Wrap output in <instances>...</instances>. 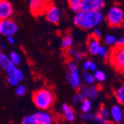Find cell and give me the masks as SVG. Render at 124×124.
Masks as SVG:
<instances>
[{
  "mask_svg": "<svg viewBox=\"0 0 124 124\" xmlns=\"http://www.w3.org/2000/svg\"><path fill=\"white\" fill-rule=\"evenodd\" d=\"M79 92L81 94H83L85 98L89 99L91 100H95L99 96L100 88H98V86L94 85H85L81 87Z\"/></svg>",
  "mask_w": 124,
  "mask_h": 124,
  "instance_id": "cell-11",
  "label": "cell"
},
{
  "mask_svg": "<svg viewBox=\"0 0 124 124\" xmlns=\"http://www.w3.org/2000/svg\"><path fill=\"white\" fill-rule=\"evenodd\" d=\"M22 124H37L34 115H29L25 116L22 120Z\"/></svg>",
  "mask_w": 124,
  "mask_h": 124,
  "instance_id": "cell-28",
  "label": "cell"
},
{
  "mask_svg": "<svg viewBox=\"0 0 124 124\" xmlns=\"http://www.w3.org/2000/svg\"><path fill=\"white\" fill-rule=\"evenodd\" d=\"M93 75H94L95 80H97L98 82H100V83L105 81L106 78V75L105 72L103 71H102V70H99V69L96 70L94 72Z\"/></svg>",
  "mask_w": 124,
  "mask_h": 124,
  "instance_id": "cell-26",
  "label": "cell"
},
{
  "mask_svg": "<svg viewBox=\"0 0 124 124\" xmlns=\"http://www.w3.org/2000/svg\"><path fill=\"white\" fill-rule=\"evenodd\" d=\"M102 31H101V30L98 28V27H97V28H93V30H92V35L93 36V37H96V38H97V39H100L101 37H102Z\"/></svg>",
  "mask_w": 124,
  "mask_h": 124,
  "instance_id": "cell-34",
  "label": "cell"
},
{
  "mask_svg": "<svg viewBox=\"0 0 124 124\" xmlns=\"http://www.w3.org/2000/svg\"><path fill=\"white\" fill-rule=\"evenodd\" d=\"M2 54H2V49L0 48V57H2Z\"/></svg>",
  "mask_w": 124,
  "mask_h": 124,
  "instance_id": "cell-41",
  "label": "cell"
},
{
  "mask_svg": "<svg viewBox=\"0 0 124 124\" xmlns=\"http://www.w3.org/2000/svg\"><path fill=\"white\" fill-rule=\"evenodd\" d=\"M62 114L65 120L69 122H73L75 120L76 114L74 108L68 104H63L62 106Z\"/></svg>",
  "mask_w": 124,
  "mask_h": 124,
  "instance_id": "cell-15",
  "label": "cell"
},
{
  "mask_svg": "<svg viewBox=\"0 0 124 124\" xmlns=\"http://www.w3.org/2000/svg\"><path fill=\"white\" fill-rule=\"evenodd\" d=\"M115 46L116 47H123L124 46V37H121L119 39H117L115 42Z\"/></svg>",
  "mask_w": 124,
  "mask_h": 124,
  "instance_id": "cell-36",
  "label": "cell"
},
{
  "mask_svg": "<svg viewBox=\"0 0 124 124\" xmlns=\"http://www.w3.org/2000/svg\"><path fill=\"white\" fill-rule=\"evenodd\" d=\"M109 114L114 123L120 124L122 123L123 120V111L121 106L119 104L112 106L109 111Z\"/></svg>",
  "mask_w": 124,
  "mask_h": 124,
  "instance_id": "cell-14",
  "label": "cell"
},
{
  "mask_svg": "<svg viewBox=\"0 0 124 124\" xmlns=\"http://www.w3.org/2000/svg\"><path fill=\"white\" fill-rule=\"evenodd\" d=\"M68 2H69V7L73 12L77 14L79 11H80L81 0H68Z\"/></svg>",
  "mask_w": 124,
  "mask_h": 124,
  "instance_id": "cell-24",
  "label": "cell"
},
{
  "mask_svg": "<svg viewBox=\"0 0 124 124\" xmlns=\"http://www.w3.org/2000/svg\"><path fill=\"white\" fill-rule=\"evenodd\" d=\"M105 7L104 0H81L80 10L83 12L101 10Z\"/></svg>",
  "mask_w": 124,
  "mask_h": 124,
  "instance_id": "cell-7",
  "label": "cell"
},
{
  "mask_svg": "<svg viewBox=\"0 0 124 124\" xmlns=\"http://www.w3.org/2000/svg\"><path fill=\"white\" fill-rule=\"evenodd\" d=\"M7 40L10 44H14L16 42L14 37H7Z\"/></svg>",
  "mask_w": 124,
  "mask_h": 124,
  "instance_id": "cell-38",
  "label": "cell"
},
{
  "mask_svg": "<svg viewBox=\"0 0 124 124\" xmlns=\"http://www.w3.org/2000/svg\"><path fill=\"white\" fill-rule=\"evenodd\" d=\"M8 58L10 59V62H12V64L14 65V66H18L21 62H22V57L20 54L15 51H10V54H9V56H8Z\"/></svg>",
  "mask_w": 124,
  "mask_h": 124,
  "instance_id": "cell-22",
  "label": "cell"
},
{
  "mask_svg": "<svg viewBox=\"0 0 124 124\" xmlns=\"http://www.w3.org/2000/svg\"><path fill=\"white\" fill-rule=\"evenodd\" d=\"M14 14V8L8 0L0 1V20L10 19Z\"/></svg>",
  "mask_w": 124,
  "mask_h": 124,
  "instance_id": "cell-10",
  "label": "cell"
},
{
  "mask_svg": "<svg viewBox=\"0 0 124 124\" xmlns=\"http://www.w3.org/2000/svg\"><path fill=\"white\" fill-rule=\"evenodd\" d=\"M0 66L4 71H6L8 74L14 69V67H16L12 64L8 57L5 54H2V57H0Z\"/></svg>",
  "mask_w": 124,
  "mask_h": 124,
  "instance_id": "cell-17",
  "label": "cell"
},
{
  "mask_svg": "<svg viewBox=\"0 0 124 124\" xmlns=\"http://www.w3.org/2000/svg\"><path fill=\"white\" fill-rule=\"evenodd\" d=\"M8 76H11V77H15L19 83L23 81L25 79V74H24L23 71H22L21 69H19L16 66L14 67V69L8 74Z\"/></svg>",
  "mask_w": 124,
  "mask_h": 124,
  "instance_id": "cell-21",
  "label": "cell"
},
{
  "mask_svg": "<svg viewBox=\"0 0 124 124\" xmlns=\"http://www.w3.org/2000/svg\"><path fill=\"white\" fill-rule=\"evenodd\" d=\"M82 80L85 84H87L88 85H93L95 82V79L94 77L93 74L91 72H88V71H85V73H83V74L82 76Z\"/></svg>",
  "mask_w": 124,
  "mask_h": 124,
  "instance_id": "cell-23",
  "label": "cell"
},
{
  "mask_svg": "<svg viewBox=\"0 0 124 124\" xmlns=\"http://www.w3.org/2000/svg\"><path fill=\"white\" fill-rule=\"evenodd\" d=\"M48 3L46 0H29V8L33 15L39 16L44 14Z\"/></svg>",
  "mask_w": 124,
  "mask_h": 124,
  "instance_id": "cell-9",
  "label": "cell"
},
{
  "mask_svg": "<svg viewBox=\"0 0 124 124\" xmlns=\"http://www.w3.org/2000/svg\"><path fill=\"white\" fill-rule=\"evenodd\" d=\"M92 62H93L91 61V60H85V61L83 62V70L85 71H89L90 67H91Z\"/></svg>",
  "mask_w": 124,
  "mask_h": 124,
  "instance_id": "cell-35",
  "label": "cell"
},
{
  "mask_svg": "<svg viewBox=\"0 0 124 124\" xmlns=\"http://www.w3.org/2000/svg\"><path fill=\"white\" fill-rule=\"evenodd\" d=\"M46 18L48 22L54 25H57L61 18V11L57 6L54 4H48L44 12Z\"/></svg>",
  "mask_w": 124,
  "mask_h": 124,
  "instance_id": "cell-6",
  "label": "cell"
},
{
  "mask_svg": "<svg viewBox=\"0 0 124 124\" xmlns=\"http://www.w3.org/2000/svg\"><path fill=\"white\" fill-rule=\"evenodd\" d=\"M15 92L18 96H24L27 92V88L25 85L19 84L16 86Z\"/></svg>",
  "mask_w": 124,
  "mask_h": 124,
  "instance_id": "cell-31",
  "label": "cell"
},
{
  "mask_svg": "<svg viewBox=\"0 0 124 124\" xmlns=\"http://www.w3.org/2000/svg\"><path fill=\"white\" fill-rule=\"evenodd\" d=\"M2 21L0 20V33H1V28H2Z\"/></svg>",
  "mask_w": 124,
  "mask_h": 124,
  "instance_id": "cell-40",
  "label": "cell"
},
{
  "mask_svg": "<svg viewBox=\"0 0 124 124\" xmlns=\"http://www.w3.org/2000/svg\"><path fill=\"white\" fill-rule=\"evenodd\" d=\"M32 100L39 111H48L54 103L55 96L51 90L42 88L33 92Z\"/></svg>",
  "mask_w": 124,
  "mask_h": 124,
  "instance_id": "cell-1",
  "label": "cell"
},
{
  "mask_svg": "<svg viewBox=\"0 0 124 124\" xmlns=\"http://www.w3.org/2000/svg\"><path fill=\"white\" fill-rule=\"evenodd\" d=\"M0 1H2V0H0Z\"/></svg>",
  "mask_w": 124,
  "mask_h": 124,
  "instance_id": "cell-42",
  "label": "cell"
},
{
  "mask_svg": "<svg viewBox=\"0 0 124 124\" xmlns=\"http://www.w3.org/2000/svg\"><path fill=\"white\" fill-rule=\"evenodd\" d=\"M66 53L71 59L75 60L77 61L81 60L85 57L84 51H82L81 49H78V48H71L66 51Z\"/></svg>",
  "mask_w": 124,
  "mask_h": 124,
  "instance_id": "cell-18",
  "label": "cell"
},
{
  "mask_svg": "<svg viewBox=\"0 0 124 124\" xmlns=\"http://www.w3.org/2000/svg\"><path fill=\"white\" fill-rule=\"evenodd\" d=\"M100 124H114L113 123H111V122H110V121H108V120H107V121H106L105 123H100Z\"/></svg>",
  "mask_w": 124,
  "mask_h": 124,
  "instance_id": "cell-39",
  "label": "cell"
},
{
  "mask_svg": "<svg viewBox=\"0 0 124 124\" xmlns=\"http://www.w3.org/2000/svg\"><path fill=\"white\" fill-rule=\"evenodd\" d=\"M19 30L18 25L16 22L11 19L4 20L2 23V28H1V33L6 37H14L17 33Z\"/></svg>",
  "mask_w": 124,
  "mask_h": 124,
  "instance_id": "cell-8",
  "label": "cell"
},
{
  "mask_svg": "<svg viewBox=\"0 0 124 124\" xmlns=\"http://www.w3.org/2000/svg\"><path fill=\"white\" fill-rule=\"evenodd\" d=\"M7 82L11 86H16L17 85L19 84V82L16 80V79L14 77H11V76H8Z\"/></svg>",
  "mask_w": 124,
  "mask_h": 124,
  "instance_id": "cell-33",
  "label": "cell"
},
{
  "mask_svg": "<svg viewBox=\"0 0 124 124\" xmlns=\"http://www.w3.org/2000/svg\"><path fill=\"white\" fill-rule=\"evenodd\" d=\"M74 43V39L73 37L70 34V33H67L63 37L62 42H61V47L63 50L67 51L68 49H69L72 48Z\"/></svg>",
  "mask_w": 124,
  "mask_h": 124,
  "instance_id": "cell-19",
  "label": "cell"
},
{
  "mask_svg": "<svg viewBox=\"0 0 124 124\" xmlns=\"http://www.w3.org/2000/svg\"><path fill=\"white\" fill-rule=\"evenodd\" d=\"M100 117H102L103 119L104 120H108V117H110V114H109V111L104 106H102L98 110L97 113Z\"/></svg>",
  "mask_w": 124,
  "mask_h": 124,
  "instance_id": "cell-29",
  "label": "cell"
},
{
  "mask_svg": "<svg viewBox=\"0 0 124 124\" xmlns=\"http://www.w3.org/2000/svg\"><path fill=\"white\" fill-rule=\"evenodd\" d=\"M116 40H117V38L112 34H107L103 39V42L106 46H115Z\"/></svg>",
  "mask_w": 124,
  "mask_h": 124,
  "instance_id": "cell-27",
  "label": "cell"
},
{
  "mask_svg": "<svg viewBox=\"0 0 124 124\" xmlns=\"http://www.w3.org/2000/svg\"><path fill=\"white\" fill-rule=\"evenodd\" d=\"M105 19V16L101 10L84 12L83 19L80 28L84 30H91L97 28Z\"/></svg>",
  "mask_w": 124,
  "mask_h": 124,
  "instance_id": "cell-2",
  "label": "cell"
},
{
  "mask_svg": "<svg viewBox=\"0 0 124 124\" xmlns=\"http://www.w3.org/2000/svg\"><path fill=\"white\" fill-rule=\"evenodd\" d=\"M115 97L120 106L124 105V85H121L118 86L114 92Z\"/></svg>",
  "mask_w": 124,
  "mask_h": 124,
  "instance_id": "cell-20",
  "label": "cell"
},
{
  "mask_svg": "<svg viewBox=\"0 0 124 124\" xmlns=\"http://www.w3.org/2000/svg\"><path fill=\"white\" fill-rule=\"evenodd\" d=\"M69 72L66 74V80L74 89H80L81 86V77L79 72L77 64L70 60L68 62Z\"/></svg>",
  "mask_w": 124,
  "mask_h": 124,
  "instance_id": "cell-5",
  "label": "cell"
},
{
  "mask_svg": "<svg viewBox=\"0 0 124 124\" xmlns=\"http://www.w3.org/2000/svg\"><path fill=\"white\" fill-rule=\"evenodd\" d=\"M80 117L83 121H92L94 123H97L99 124L103 123L106 121H107L106 120H104L102 117H100L97 114L91 113V112L82 113L80 115Z\"/></svg>",
  "mask_w": 124,
  "mask_h": 124,
  "instance_id": "cell-16",
  "label": "cell"
},
{
  "mask_svg": "<svg viewBox=\"0 0 124 124\" xmlns=\"http://www.w3.org/2000/svg\"><path fill=\"white\" fill-rule=\"evenodd\" d=\"M108 54H109V51L107 48L106 46H101L99 48V51L97 52V55L99 57H100L101 58H103L106 59L108 57Z\"/></svg>",
  "mask_w": 124,
  "mask_h": 124,
  "instance_id": "cell-30",
  "label": "cell"
},
{
  "mask_svg": "<svg viewBox=\"0 0 124 124\" xmlns=\"http://www.w3.org/2000/svg\"><path fill=\"white\" fill-rule=\"evenodd\" d=\"M86 46H87L88 52L91 55H97V52L99 51V48L101 46L100 40V39H97L91 34L88 37Z\"/></svg>",
  "mask_w": 124,
  "mask_h": 124,
  "instance_id": "cell-13",
  "label": "cell"
},
{
  "mask_svg": "<svg viewBox=\"0 0 124 124\" xmlns=\"http://www.w3.org/2000/svg\"><path fill=\"white\" fill-rule=\"evenodd\" d=\"M107 23L111 28H120L123 25L124 12L122 8L117 5L112 6L106 14Z\"/></svg>",
  "mask_w": 124,
  "mask_h": 124,
  "instance_id": "cell-3",
  "label": "cell"
},
{
  "mask_svg": "<svg viewBox=\"0 0 124 124\" xmlns=\"http://www.w3.org/2000/svg\"><path fill=\"white\" fill-rule=\"evenodd\" d=\"M92 101L89 99L85 98L81 103L80 109L83 113H88V112H90V111L92 110Z\"/></svg>",
  "mask_w": 124,
  "mask_h": 124,
  "instance_id": "cell-25",
  "label": "cell"
},
{
  "mask_svg": "<svg viewBox=\"0 0 124 124\" xmlns=\"http://www.w3.org/2000/svg\"><path fill=\"white\" fill-rule=\"evenodd\" d=\"M109 62L115 69L123 72L124 70V48L116 47L112 48L108 54Z\"/></svg>",
  "mask_w": 124,
  "mask_h": 124,
  "instance_id": "cell-4",
  "label": "cell"
},
{
  "mask_svg": "<svg viewBox=\"0 0 124 124\" xmlns=\"http://www.w3.org/2000/svg\"><path fill=\"white\" fill-rule=\"evenodd\" d=\"M37 124H54V117L50 111H39L34 114Z\"/></svg>",
  "mask_w": 124,
  "mask_h": 124,
  "instance_id": "cell-12",
  "label": "cell"
},
{
  "mask_svg": "<svg viewBox=\"0 0 124 124\" xmlns=\"http://www.w3.org/2000/svg\"><path fill=\"white\" fill-rule=\"evenodd\" d=\"M85 99V96L81 94L80 92H78L77 93H76L73 97H72V100H73V103H75V104H77V103H81Z\"/></svg>",
  "mask_w": 124,
  "mask_h": 124,
  "instance_id": "cell-32",
  "label": "cell"
},
{
  "mask_svg": "<svg viewBox=\"0 0 124 124\" xmlns=\"http://www.w3.org/2000/svg\"><path fill=\"white\" fill-rule=\"evenodd\" d=\"M96 70H97V64H95L94 62H92L91 67H90L89 71H91V72H94Z\"/></svg>",
  "mask_w": 124,
  "mask_h": 124,
  "instance_id": "cell-37",
  "label": "cell"
}]
</instances>
